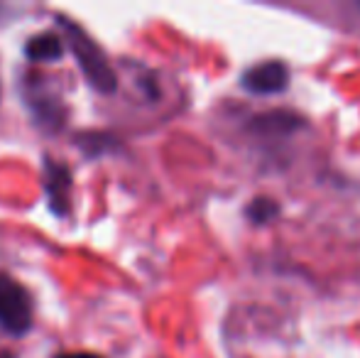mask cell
Returning a JSON list of instances; mask_svg holds the SVG:
<instances>
[{
	"mask_svg": "<svg viewBox=\"0 0 360 358\" xmlns=\"http://www.w3.org/2000/svg\"><path fill=\"white\" fill-rule=\"evenodd\" d=\"M57 358H103V356L91 354V351H69V354H59Z\"/></svg>",
	"mask_w": 360,
	"mask_h": 358,
	"instance_id": "52a82bcc",
	"label": "cell"
},
{
	"mask_svg": "<svg viewBox=\"0 0 360 358\" xmlns=\"http://www.w3.org/2000/svg\"><path fill=\"white\" fill-rule=\"evenodd\" d=\"M0 329L13 336L32 329V300L27 290L5 272H0Z\"/></svg>",
	"mask_w": 360,
	"mask_h": 358,
	"instance_id": "7a4b0ae2",
	"label": "cell"
},
{
	"mask_svg": "<svg viewBox=\"0 0 360 358\" xmlns=\"http://www.w3.org/2000/svg\"><path fill=\"white\" fill-rule=\"evenodd\" d=\"M59 25H62L64 34L69 39V49L74 52L76 62H79L81 72H84L86 82L91 84L98 94H113L115 87H118V79H115L110 64L105 62V54L101 52V47L79 27L76 23L67 18H59Z\"/></svg>",
	"mask_w": 360,
	"mask_h": 358,
	"instance_id": "6da1fadb",
	"label": "cell"
},
{
	"mask_svg": "<svg viewBox=\"0 0 360 358\" xmlns=\"http://www.w3.org/2000/svg\"><path fill=\"white\" fill-rule=\"evenodd\" d=\"M44 184H47L49 206L57 216H64L69 211V191H72V172L67 165L47 160L44 165Z\"/></svg>",
	"mask_w": 360,
	"mask_h": 358,
	"instance_id": "277c9868",
	"label": "cell"
},
{
	"mask_svg": "<svg viewBox=\"0 0 360 358\" xmlns=\"http://www.w3.org/2000/svg\"><path fill=\"white\" fill-rule=\"evenodd\" d=\"M25 54L32 62H59L64 57V39L57 32H39L27 39Z\"/></svg>",
	"mask_w": 360,
	"mask_h": 358,
	"instance_id": "5b68a950",
	"label": "cell"
},
{
	"mask_svg": "<svg viewBox=\"0 0 360 358\" xmlns=\"http://www.w3.org/2000/svg\"><path fill=\"white\" fill-rule=\"evenodd\" d=\"M245 214L252 224H270V221L280 214V206L272 199H267V196H257V199H252L250 204H248Z\"/></svg>",
	"mask_w": 360,
	"mask_h": 358,
	"instance_id": "8992f818",
	"label": "cell"
},
{
	"mask_svg": "<svg viewBox=\"0 0 360 358\" xmlns=\"http://www.w3.org/2000/svg\"><path fill=\"white\" fill-rule=\"evenodd\" d=\"M0 358H13V354H8V351H0Z\"/></svg>",
	"mask_w": 360,
	"mask_h": 358,
	"instance_id": "ba28073f",
	"label": "cell"
},
{
	"mask_svg": "<svg viewBox=\"0 0 360 358\" xmlns=\"http://www.w3.org/2000/svg\"><path fill=\"white\" fill-rule=\"evenodd\" d=\"M289 84V69L282 62L272 59V62L255 64L243 74V87L250 94H280Z\"/></svg>",
	"mask_w": 360,
	"mask_h": 358,
	"instance_id": "3957f363",
	"label": "cell"
}]
</instances>
